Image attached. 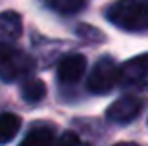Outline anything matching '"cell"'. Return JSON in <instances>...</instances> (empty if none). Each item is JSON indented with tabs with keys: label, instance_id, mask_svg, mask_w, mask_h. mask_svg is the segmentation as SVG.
Instances as JSON below:
<instances>
[{
	"label": "cell",
	"instance_id": "obj_1",
	"mask_svg": "<svg viewBox=\"0 0 148 146\" xmlns=\"http://www.w3.org/2000/svg\"><path fill=\"white\" fill-rule=\"evenodd\" d=\"M106 18L114 26L140 32L148 28V0H116L108 6Z\"/></svg>",
	"mask_w": 148,
	"mask_h": 146
},
{
	"label": "cell",
	"instance_id": "obj_2",
	"mask_svg": "<svg viewBox=\"0 0 148 146\" xmlns=\"http://www.w3.org/2000/svg\"><path fill=\"white\" fill-rule=\"evenodd\" d=\"M34 70V58L24 50L12 46L10 42H0V80L16 82Z\"/></svg>",
	"mask_w": 148,
	"mask_h": 146
},
{
	"label": "cell",
	"instance_id": "obj_3",
	"mask_svg": "<svg viewBox=\"0 0 148 146\" xmlns=\"http://www.w3.org/2000/svg\"><path fill=\"white\" fill-rule=\"evenodd\" d=\"M118 84H120V66L110 56H104L90 70L86 86L92 94H108Z\"/></svg>",
	"mask_w": 148,
	"mask_h": 146
},
{
	"label": "cell",
	"instance_id": "obj_4",
	"mask_svg": "<svg viewBox=\"0 0 148 146\" xmlns=\"http://www.w3.org/2000/svg\"><path fill=\"white\" fill-rule=\"evenodd\" d=\"M120 86L148 90V52L126 60L120 66Z\"/></svg>",
	"mask_w": 148,
	"mask_h": 146
},
{
	"label": "cell",
	"instance_id": "obj_5",
	"mask_svg": "<svg viewBox=\"0 0 148 146\" xmlns=\"http://www.w3.org/2000/svg\"><path fill=\"white\" fill-rule=\"evenodd\" d=\"M142 110V102L136 96H120L118 100H114L108 110H106V120L114 122V124H130L132 120H136V116Z\"/></svg>",
	"mask_w": 148,
	"mask_h": 146
},
{
	"label": "cell",
	"instance_id": "obj_6",
	"mask_svg": "<svg viewBox=\"0 0 148 146\" xmlns=\"http://www.w3.org/2000/svg\"><path fill=\"white\" fill-rule=\"evenodd\" d=\"M86 72V58L82 54H68L58 62L56 76L62 84H76Z\"/></svg>",
	"mask_w": 148,
	"mask_h": 146
},
{
	"label": "cell",
	"instance_id": "obj_7",
	"mask_svg": "<svg viewBox=\"0 0 148 146\" xmlns=\"http://www.w3.org/2000/svg\"><path fill=\"white\" fill-rule=\"evenodd\" d=\"M20 146H58V138L54 134V126L48 122H36L28 130Z\"/></svg>",
	"mask_w": 148,
	"mask_h": 146
},
{
	"label": "cell",
	"instance_id": "obj_8",
	"mask_svg": "<svg viewBox=\"0 0 148 146\" xmlns=\"http://www.w3.org/2000/svg\"><path fill=\"white\" fill-rule=\"evenodd\" d=\"M22 34V16L14 10L0 12V40L14 42Z\"/></svg>",
	"mask_w": 148,
	"mask_h": 146
},
{
	"label": "cell",
	"instance_id": "obj_9",
	"mask_svg": "<svg viewBox=\"0 0 148 146\" xmlns=\"http://www.w3.org/2000/svg\"><path fill=\"white\" fill-rule=\"evenodd\" d=\"M20 126H22L20 116H16L12 112H2L0 114V146L14 140V136L18 134Z\"/></svg>",
	"mask_w": 148,
	"mask_h": 146
},
{
	"label": "cell",
	"instance_id": "obj_10",
	"mask_svg": "<svg viewBox=\"0 0 148 146\" xmlns=\"http://www.w3.org/2000/svg\"><path fill=\"white\" fill-rule=\"evenodd\" d=\"M44 94H46V84L40 78H28V80L22 82V86H20V96L28 104H34L38 100H42Z\"/></svg>",
	"mask_w": 148,
	"mask_h": 146
},
{
	"label": "cell",
	"instance_id": "obj_11",
	"mask_svg": "<svg viewBox=\"0 0 148 146\" xmlns=\"http://www.w3.org/2000/svg\"><path fill=\"white\" fill-rule=\"evenodd\" d=\"M52 8L62 14H74L84 6V0H50Z\"/></svg>",
	"mask_w": 148,
	"mask_h": 146
},
{
	"label": "cell",
	"instance_id": "obj_12",
	"mask_svg": "<svg viewBox=\"0 0 148 146\" xmlns=\"http://www.w3.org/2000/svg\"><path fill=\"white\" fill-rule=\"evenodd\" d=\"M58 146H90V144L84 142L82 138H78L74 132H64L58 140Z\"/></svg>",
	"mask_w": 148,
	"mask_h": 146
},
{
	"label": "cell",
	"instance_id": "obj_13",
	"mask_svg": "<svg viewBox=\"0 0 148 146\" xmlns=\"http://www.w3.org/2000/svg\"><path fill=\"white\" fill-rule=\"evenodd\" d=\"M112 146H138V144H134V142H118V144H112Z\"/></svg>",
	"mask_w": 148,
	"mask_h": 146
}]
</instances>
